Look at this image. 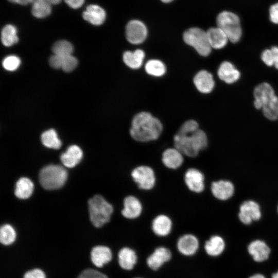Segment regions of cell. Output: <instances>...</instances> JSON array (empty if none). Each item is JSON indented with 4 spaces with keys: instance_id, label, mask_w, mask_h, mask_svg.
<instances>
[{
    "instance_id": "obj_1",
    "label": "cell",
    "mask_w": 278,
    "mask_h": 278,
    "mask_svg": "<svg viewBox=\"0 0 278 278\" xmlns=\"http://www.w3.org/2000/svg\"><path fill=\"white\" fill-rule=\"evenodd\" d=\"M206 133L199 128L194 120L185 121L173 136L174 147L187 157H196L200 151L207 146Z\"/></svg>"
},
{
    "instance_id": "obj_2",
    "label": "cell",
    "mask_w": 278,
    "mask_h": 278,
    "mask_svg": "<svg viewBox=\"0 0 278 278\" xmlns=\"http://www.w3.org/2000/svg\"><path fill=\"white\" fill-rule=\"evenodd\" d=\"M162 130L163 125L159 119L148 112H142L133 117L129 133L137 142H148L157 140Z\"/></svg>"
},
{
    "instance_id": "obj_3",
    "label": "cell",
    "mask_w": 278,
    "mask_h": 278,
    "mask_svg": "<svg viewBox=\"0 0 278 278\" xmlns=\"http://www.w3.org/2000/svg\"><path fill=\"white\" fill-rule=\"evenodd\" d=\"M90 220L96 228L109 222L113 212L112 205L101 195H95L88 201Z\"/></svg>"
},
{
    "instance_id": "obj_4",
    "label": "cell",
    "mask_w": 278,
    "mask_h": 278,
    "mask_svg": "<svg viewBox=\"0 0 278 278\" xmlns=\"http://www.w3.org/2000/svg\"><path fill=\"white\" fill-rule=\"evenodd\" d=\"M39 177L40 183L44 188L53 190L61 187L65 184L67 172L61 166L49 165L41 170Z\"/></svg>"
},
{
    "instance_id": "obj_5",
    "label": "cell",
    "mask_w": 278,
    "mask_h": 278,
    "mask_svg": "<svg viewBox=\"0 0 278 278\" xmlns=\"http://www.w3.org/2000/svg\"><path fill=\"white\" fill-rule=\"evenodd\" d=\"M217 27L221 29L232 43L237 42L242 34V30L238 16L228 11L220 12L216 19Z\"/></svg>"
},
{
    "instance_id": "obj_6",
    "label": "cell",
    "mask_w": 278,
    "mask_h": 278,
    "mask_svg": "<svg viewBox=\"0 0 278 278\" xmlns=\"http://www.w3.org/2000/svg\"><path fill=\"white\" fill-rule=\"evenodd\" d=\"M184 41L192 46L202 56H207L211 51L206 31L197 27H192L185 31L183 35Z\"/></svg>"
},
{
    "instance_id": "obj_7",
    "label": "cell",
    "mask_w": 278,
    "mask_h": 278,
    "mask_svg": "<svg viewBox=\"0 0 278 278\" xmlns=\"http://www.w3.org/2000/svg\"><path fill=\"white\" fill-rule=\"evenodd\" d=\"M131 176L138 187L142 190H151L155 186V172L150 166L140 165L135 167L131 172Z\"/></svg>"
},
{
    "instance_id": "obj_8",
    "label": "cell",
    "mask_w": 278,
    "mask_h": 278,
    "mask_svg": "<svg viewBox=\"0 0 278 278\" xmlns=\"http://www.w3.org/2000/svg\"><path fill=\"white\" fill-rule=\"evenodd\" d=\"M147 36V29L145 25L137 20L129 22L126 27V37L129 42L133 44L143 43Z\"/></svg>"
},
{
    "instance_id": "obj_9",
    "label": "cell",
    "mask_w": 278,
    "mask_h": 278,
    "mask_svg": "<svg viewBox=\"0 0 278 278\" xmlns=\"http://www.w3.org/2000/svg\"><path fill=\"white\" fill-rule=\"evenodd\" d=\"M172 257L169 249L160 246L156 248L146 259L147 266L152 270L157 271Z\"/></svg>"
},
{
    "instance_id": "obj_10",
    "label": "cell",
    "mask_w": 278,
    "mask_h": 278,
    "mask_svg": "<svg viewBox=\"0 0 278 278\" xmlns=\"http://www.w3.org/2000/svg\"><path fill=\"white\" fill-rule=\"evenodd\" d=\"M261 217L259 205L253 200L244 201L240 206L238 218L240 221L249 224L253 221H257Z\"/></svg>"
},
{
    "instance_id": "obj_11",
    "label": "cell",
    "mask_w": 278,
    "mask_h": 278,
    "mask_svg": "<svg viewBox=\"0 0 278 278\" xmlns=\"http://www.w3.org/2000/svg\"><path fill=\"white\" fill-rule=\"evenodd\" d=\"M184 181L187 188L193 193H200L204 189V175L197 168H188L184 174Z\"/></svg>"
},
{
    "instance_id": "obj_12",
    "label": "cell",
    "mask_w": 278,
    "mask_h": 278,
    "mask_svg": "<svg viewBox=\"0 0 278 278\" xmlns=\"http://www.w3.org/2000/svg\"><path fill=\"white\" fill-rule=\"evenodd\" d=\"M177 247L181 254L185 256H192L198 250L199 240L194 234H185L178 238Z\"/></svg>"
},
{
    "instance_id": "obj_13",
    "label": "cell",
    "mask_w": 278,
    "mask_h": 278,
    "mask_svg": "<svg viewBox=\"0 0 278 278\" xmlns=\"http://www.w3.org/2000/svg\"><path fill=\"white\" fill-rule=\"evenodd\" d=\"M123 208L121 211L123 216L128 219H135L139 217L143 211L141 201L135 196L129 195L123 201Z\"/></svg>"
},
{
    "instance_id": "obj_14",
    "label": "cell",
    "mask_w": 278,
    "mask_h": 278,
    "mask_svg": "<svg viewBox=\"0 0 278 278\" xmlns=\"http://www.w3.org/2000/svg\"><path fill=\"white\" fill-rule=\"evenodd\" d=\"M275 96L272 87L267 82L257 85L254 90V105L257 109L262 107Z\"/></svg>"
},
{
    "instance_id": "obj_15",
    "label": "cell",
    "mask_w": 278,
    "mask_h": 278,
    "mask_svg": "<svg viewBox=\"0 0 278 278\" xmlns=\"http://www.w3.org/2000/svg\"><path fill=\"white\" fill-rule=\"evenodd\" d=\"M183 154L178 149L168 148L162 154L163 165L170 169H177L181 166L184 162Z\"/></svg>"
},
{
    "instance_id": "obj_16",
    "label": "cell",
    "mask_w": 278,
    "mask_h": 278,
    "mask_svg": "<svg viewBox=\"0 0 278 278\" xmlns=\"http://www.w3.org/2000/svg\"><path fill=\"white\" fill-rule=\"evenodd\" d=\"M118 263L121 269L127 271L133 269L137 264L138 256L135 251L129 247L121 248L117 255Z\"/></svg>"
},
{
    "instance_id": "obj_17",
    "label": "cell",
    "mask_w": 278,
    "mask_h": 278,
    "mask_svg": "<svg viewBox=\"0 0 278 278\" xmlns=\"http://www.w3.org/2000/svg\"><path fill=\"white\" fill-rule=\"evenodd\" d=\"M172 221L165 214L157 215L152 221L151 229L153 233L159 237H166L171 232Z\"/></svg>"
},
{
    "instance_id": "obj_18",
    "label": "cell",
    "mask_w": 278,
    "mask_h": 278,
    "mask_svg": "<svg viewBox=\"0 0 278 278\" xmlns=\"http://www.w3.org/2000/svg\"><path fill=\"white\" fill-rule=\"evenodd\" d=\"M211 190L216 198L220 200H226L233 195L234 186L230 181L221 180L212 182Z\"/></svg>"
},
{
    "instance_id": "obj_19",
    "label": "cell",
    "mask_w": 278,
    "mask_h": 278,
    "mask_svg": "<svg viewBox=\"0 0 278 278\" xmlns=\"http://www.w3.org/2000/svg\"><path fill=\"white\" fill-rule=\"evenodd\" d=\"M84 20L90 24L99 26L102 24L106 19V12L100 6L97 5H89L82 13Z\"/></svg>"
},
{
    "instance_id": "obj_20",
    "label": "cell",
    "mask_w": 278,
    "mask_h": 278,
    "mask_svg": "<svg viewBox=\"0 0 278 278\" xmlns=\"http://www.w3.org/2000/svg\"><path fill=\"white\" fill-rule=\"evenodd\" d=\"M91 258L93 264L97 267L100 268L112 260V253L107 246H97L92 249Z\"/></svg>"
},
{
    "instance_id": "obj_21",
    "label": "cell",
    "mask_w": 278,
    "mask_h": 278,
    "mask_svg": "<svg viewBox=\"0 0 278 278\" xmlns=\"http://www.w3.org/2000/svg\"><path fill=\"white\" fill-rule=\"evenodd\" d=\"M193 81L197 90L202 93H210L215 85L212 75L205 70L198 72L195 76Z\"/></svg>"
},
{
    "instance_id": "obj_22",
    "label": "cell",
    "mask_w": 278,
    "mask_h": 278,
    "mask_svg": "<svg viewBox=\"0 0 278 278\" xmlns=\"http://www.w3.org/2000/svg\"><path fill=\"white\" fill-rule=\"evenodd\" d=\"M248 250L253 259L257 262L267 259L270 253V249L268 245L260 240L252 241L248 247Z\"/></svg>"
},
{
    "instance_id": "obj_23",
    "label": "cell",
    "mask_w": 278,
    "mask_h": 278,
    "mask_svg": "<svg viewBox=\"0 0 278 278\" xmlns=\"http://www.w3.org/2000/svg\"><path fill=\"white\" fill-rule=\"evenodd\" d=\"M82 157L83 152L81 148L74 145L69 146L66 151L61 154L60 160L65 167L73 168L80 162Z\"/></svg>"
},
{
    "instance_id": "obj_24",
    "label": "cell",
    "mask_w": 278,
    "mask_h": 278,
    "mask_svg": "<svg viewBox=\"0 0 278 278\" xmlns=\"http://www.w3.org/2000/svg\"><path fill=\"white\" fill-rule=\"evenodd\" d=\"M217 74L221 80L228 84L235 82L240 77V72L228 61H224L221 63Z\"/></svg>"
},
{
    "instance_id": "obj_25",
    "label": "cell",
    "mask_w": 278,
    "mask_h": 278,
    "mask_svg": "<svg viewBox=\"0 0 278 278\" xmlns=\"http://www.w3.org/2000/svg\"><path fill=\"white\" fill-rule=\"evenodd\" d=\"M206 33L212 48L221 49L227 45L229 39L225 32L218 27L209 28Z\"/></svg>"
},
{
    "instance_id": "obj_26",
    "label": "cell",
    "mask_w": 278,
    "mask_h": 278,
    "mask_svg": "<svg viewBox=\"0 0 278 278\" xmlns=\"http://www.w3.org/2000/svg\"><path fill=\"white\" fill-rule=\"evenodd\" d=\"M206 253L211 256H217L220 255L224 250L225 242L220 236H212L204 244Z\"/></svg>"
},
{
    "instance_id": "obj_27",
    "label": "cell",
    "mask_w": 278,
    "mask_h": 278,
    "mask_svg": "<svg viewBox=\"0 0 278 278\" xmlns=\"http://www.w3.org/2000/svg\"><path fill=\"white\" fill-rule=\"evenodd\" d=\"M145 58L144 51L138 49L133 52L126 51L123 54L124 63L131 68L137 69L143 64Z\"/></svg>"
},
{
    "instance_id": "obj_28",
    "label": "cell",
    "mask_w": 278,
    "mask_h": 278,
    "mask_svg": "<svg viewBox=\"0 0 278 278\" xmlns=\"http://www.w3.org/2000/svg\"><path fill=\"white\" fill-rule=\"evenodd\" d=\"M33 188V183L29 179L21 178L16 183L15 195L20 199H27L32 195Z\"/></svg>"
},
{
    "instance_id": "obj_29",
    "label": "cell",
    "mask_w": 278,
    "mask_h": 278,
    "mask_svg": "<svg viewBox=\"0 0 278 278\" xmlns=\"http://www.w3.org/2000/svg\"><path fill=\"white\" fill-rule=\"evenodd\" d=\"M1 41L3 44L7 47L18 43L19 38L16 28L11 24L5 26L1 31Z\"/></svg>"
},
{
    "instance_id": "obj_30",
    "label": "cell",
    "mask_w": 278,
    "mask_h": 278,
    "mask_svg": "<svg viewBox=\"0 0 278 278\" xmlns=\"http://www.w3.org/2000/svg\"><path fill=\"white\" fill-rule=\"evenodd\" d=\"M51 12V5L45 0H36L31 7V13L36 18L43 19Z\"/></svg>"
},
{
    "instance_id": "obj_31",
    "label": "cell",
    "mask_w": 278,
    "mask_h": 278,
    "mask_svg": "<svg viewBox=\"0 0 278 278\" xmlns=\"http://www.w3.org/2000/svg\"><path fill=\"white\" fill-rule=\"evenodd\" d=\"M41 141L45 147L55 149H59L62 145L54 129H49L44 132L41 135Z\"/></svg>"
},
{
    "instance_id": "obj_32",
    "label": "cell",
    "mask_w": 278,
    "mask_h": 278,
    "mask_svg": "<svg viewBox=\"0 0 278 278\" xmlns=\"http://www.w3.org/2000/svg\"><path fill=\"white\" fill-rule=\"evenodd\" d=\"M147 74L157 77L163 76L166 72L164 64L160 60L151 59L147 62L145 66Z\"/></svg>"
},
{
    "instance_id": "obj_33",
    "label": "cell",
    "mask_w": 278,
    "mask_h": 278,
    "mask_svg": "<svg viewBox=\"0 0 278 278\" xmlns=\"http://www.w3.org/2000/svg\"><path fill=\"white\" fill-rule=\"evenodd\" d=\"M264 116L271 120L278 118V97L275 95L262 108Z\"/></svg>"
},
{
    "instance_id": "obj_34",
    "label": "cell",
    "mask_w": 278,
    "mask_h": 278,
    "mask_svg": "<svg viewBox=\"0 0 278 278\" xmlns=\"http://www.w3.org/2000/svg\"><path fill=\"white\" fill-rule=\"evenodd\" d=\"M16 239V232L10 224L3 225L0 229V241L4 245L12 244Z\"/></svg>"
},
{
    "instance_id": "obj_35",
    "label": "cell",
    "mask_w": 278,
    "mask_h": 278,
    "mask_svg": "<svg viewBox=\"0 0 278 278\" xmlns=\"http://www.w3.org/2000/svg\"><path fill=\"white\" fill-rule=\"evenodd\" d=\"M261 58L267 65L274 66L278 69V47L275 46L270 49L265 50L261 55Z\"/></svg>"
},
{
    "instance_id": "obj_36",
    "label": "cell",
    "mask_w": 278,
    "mask_h": 278,
    "mask_svg": "<svg viewBox=\"0 0 278 278\" xmlns=\"http://www.w3.org/2000/svg\"><path fill=\"white\" fill-rule=\"evenodd\" d=\"M73 49V45L66 40L58 41L52 47V51L54 54L61 56L72 55Z\"/></svg>"
},
{
    "instance_id": "obj_37",
    "label": "cell",
    "mask_w": 278,
    "mask_h": 278,
    "mask_svg": "<svg viewBox=\"0 0 278 278\" xmlns=\"http://www.w3.org/2000/svg\"><path fill=\"white\" fill-rule=\"evenodd\" d=\"M21 64L20 59L14 55L8 56L5 57L2 62L3 67L9 71L16 70Z\"/></svg>"
},
{
    "instance_id": "obj_38",
    "label": "cell",
    "mask_w": 278,
    "mask_h": 278,
    "mask_svg": "<svg viewBox=\"0 0 278 278\" xmlns=\"http://www.w3.org/2000/svg\"><path fill=\"white\" fill-rule=\"evenodd\" d=\"M77 64V59L72 55H68L63 57L61 68L65 72H70L76 68Z\"/></svg>"
},
{
    "instance_id": "obj_39",
    "label": "cell",
    "mask_w": 278,
    "mask_h": 278,
    "mask_svg": "<svg viewBox=\"0 0 278 278\" xmlns=\"http://www.w3.org/2000/svg\"><path fill=\"white\" fill-rule=\"evenodd\" d=\"M77 278H108L104 273L93 269H86L81 272Z\"/></svg>"
},
{
    "instance_id": "obj_40",
    "label": "cell",
    "mask_w": 278,
    "mask_h": 278,
    "mask_svg": "<svg viewBox=\"0 0 278 278\" xmlns=\"http://www.w3.org/2000/svg\"><path fill=\"white\" fill-rule=\"evenodd\" d=\"M23 278H46V276L42 270L36 268L27 271Z\"/></svg>"
},
{
    "instance_id": "obj_41",
    "label": "cell",
    "mask_w": 278,
    "mask_h": 278,
    "mask_svg": "<svg viewBox=\"0 0 278 278\" xmlns=\"http://www.w3.org/2000/svg\"><path fill=\"white\" fill-rule=\"evenodd\" d=\"M64 57L54 54V55L50 57L49 60L50 65L54 68H61Z\"/></svg>"
},
{
    "instance_id": "obj_42",
    "label": "cell",
    "mask_w": 278,
    "mask_h": 278,
    "mask_svg": "<svg viewBox=\"0 0 278 278\" xmlns=\"http://www.w3.org/2000/svg\"><path fill=\"white\" fill-rule=\"evenodd\" d=\"M269 16L270 21L274 23L278 24V3L272 5L269 9Z\"/></svg>"
},
{
    "instance_id": "obj_43",
    "label": "cell",
    "mask_w": 278,
    "mask_h": 278,
    "mask_svg": "<svg viewBox=\"0 0 278 278\" xmlns=\"http://www.w3.org/2000/svg\"><path fill=\"white\" fill-rule=\"evenodd\" d=\"M65 3L73 9H78L81 7L85 0H64Z\"/></svg>"
},
{
    "instance_id": "obj_44",
    "label": "cell",
    "mask_w": 278,
    "mask_h": 278,
    "mask_svg": "<svg viewBox=\"0 0 278 278\" xmlns=\"http://www.w3.org/2000/svg\"><path fill=\"white\" fill-rule=\"evenodd\" d=\"M36 0H19L18 4L26 5L29 3H33Z\"/></svg>"
},
{
    "instance_id": "obj_45",
    "label": "cell",
    "mask_w": 278,
    "mask_h": 278,
    "mask_svg": "<svg viewBox=\"0 0 278 278\" xmlns=\"http://www.w3.org/2000/svg\"><path fill=\"white\" fill-rule=\"evenodd\" d=\"M45 1L48 2V3H49L51 5H57L61 2V0H45Z\"/></svg>"
},
{
    "instance_id": "obj_46",
    "label": "cell",
    "mask_w": 278,
    "mask_h": 278,
    "mask_svg": "<svg viewBox=\"0 0 278 278\" xmlns=\"http://www.w3.org/2000/svg\"><path fill=\"white\" fill-rule=\"evenodd\" d=\"M249 278H266V277L263 274L257 273V274H255L251 276Z\"/></svg>"
},
{
    "instance_id": "obj_47",
    "label": "cell",
    "mask_w": 278,
    "mask_h": 278,
    "mask_svg": "<svg viewBox=\"0 0 278 278\" xmlns=\"http://www.w3.org/2000/svg\"><path fill=\"white\" fill-rule=\"evenodd\" d=\"M272 278H278V271L272 274Z\"/></svg>"
},
{
    "instance_id": "obj_48",
    "label": "cell",
    "mask_w": 278,
    "mask_h": 278,
    "mask_svg": "<svg viewBox=\"0 0 278 278\" xmlns=\"http://www.w3.org/2000/svg\"><path fill=\"white\" fill-rule=\"evenodd\" d=\"M9 2L12 3H15L18 4L19 0H8Z\"/></svg>"
},
{
    "instance_id": "obj_49",
    "label": "cell",
    "mask_w": 278,
    "mask_h": 278,
    "mask_svg": "<svg viewBox=\"0 0 278 278\" xmlns=\"http://www.w3.org/2000/svg\"><path fill=\"white\" fill-rule=\"evenodd\" d=\"M162 2L165 3H168L172 2L173 0H161Z\"/></svg>"
},
{
    "instance_id": "obj_50",
    "label": "cell",
    "mask_w": 278,
    "mask_h": 278,
    "mask_svg": "<svg viewBox=\"0 0 278 278\" xmlns=\"http://www.w3.org/2000/svg\"><path fill=\"white\" fill-rule=\"evenodd\" d=\"M134 278H143V277H134Z\"/></svg>"
},
{
    "instance_id": "obj_51",
    "label": "cell",
    "mask_w": 278,
    "mask_h": 278,
    "mask_svg": "<svg viewBox=\"0 0 278 278\" xmlns=\"http://www.w3.org/2000/svg\"><path fill=\"white\" fill-rule=\"evenodd\" d=\"M277 212H278V206H277Z\"/></svg>"
}]
</instances>
